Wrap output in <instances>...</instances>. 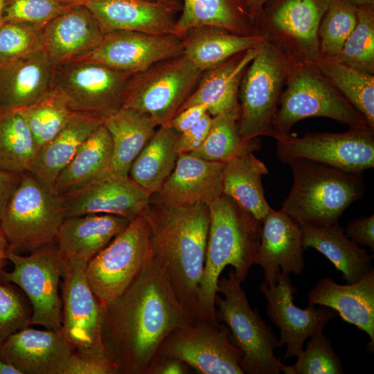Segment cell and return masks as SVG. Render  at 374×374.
<instances>
[{
	"label": "cell",
	"mask_w": 374,
	"mask_h": 374,
	"mask_svg": "<svg viewBox=\"0 0 374 374\" xmlns=\"http://www.w3.org/2000/svg\"><path fill=\"white\" fill-rule=\"evenodd\" d=\"M346 235L357 244L374 251V215L353 219L346 226Z\"/></svg>",
	"instance_id": "49"
},
{
	"label": "cell",
	"mask_w": 374,
	"mask_h": 374,
	"mask_svg": "<svg viewBox=\"0 0 374 374\" xmlns=\"http://www.w3.org/2000/svg\"><path fill=\"white\" fill-rule=\"evenodd\" d=\"M71 6L60 0H6L2 19L44 26Z\"/></svg>",
	"instance_id": "45"
},
{
	"label": "cell",
	"mask_w": 374,
	"mask_h": 374,
	"mask_svg": "<svg viewBox=\"0 0 374 374\" xmlns=\"http://www.w3.org/2000/svg\"><path fill=\"white\" fill-rule=\"evenodd\" d=\"M213 117L206 113L195 125L179 133L175 141V150L179 154L192 153L205 141L212 123Z\"/></svg>",
	"instance_id": "48"
},
{
	"label": "cell",
	"mask_w": 374,
	"mask_h": 374,
	"mask_svg": "<svg viewBox=\"0 0 374 374\" xmlns=\"http://www.w3.org/2000/svg\"><path fill=\"white\" fill-rule=\"evenodd\" d=\"M208 229L204 269L193 322L207 323L215 328L220 323L215 315L217 281L224 268L233 267L240 282L256 265L262 222L222 194L209 205Z\"/></svg>",
	"instance_id": "3"
},
{
	"label": "cell",
	"mask_w": 374,
	"mask_h": 374,
	"mask_svg": "<svg viewBox=\"0 0 374 374\" xmlns=\"http://www.w3.org/2000/svg\"><path fill=\"white\" fill-rule=\"evenodd\" d=\"M241 283L233 270L219 278L217 292L224 298L215 296L216 318L227 326L230 340L242 352L244 373L278 374L286 366L274 353L279 341L258 311L251 308Z\"/></svg>",
	"instance_id": "5"
},
{
	"label": "cell",
	"mask_w": 374,
	"mask_h": 374,
	"mask_svg": "<svg viewBox=\"0 0 374 374\" xmlns=\"http://www.w3.org/2000/svg\"><path fill=\"white\" fill-rule=\"evenodd\" d=\"M183 36L177 34L115 30L106 33L99 46L84 59L133 74L159 61L183 55Z\"/></svg>",
	"instance_id": "18"
},
{
	"label": "cell",
	"mask_w": 374,
	"mask_h": 374,
	"mask_svg": "<svg viewBox=\"0 0 374 374\" xmlns=\"http://www.w3.org/2000/svg\"><path fill=\"white\" fill-rule=\"evenodd\" d=\"M65 217L89 213L110 214L132 220L141 215L151 195L130 176L103 175L61 195Z\"/></svg>",
	"instance_id": "19"
},
{
	"label": "cell",
	"mask_w": 374,
	"mask_h": 374,
	"mask_svg": "<svg viewBox=\"0 0 374 374\" xmlns=\"http://www.w3.org/2000/svg\"><path fill=\"white\" fill-rule=\"evenodd\" d=\"M143 215L150 230L153 258L193 321L204 269L208 205H169L152 195Z\"/></svg>",
	"instance_id": "2"
},
{
	"label": "cell",
	"mask_w": 374,
	"mask_h": 374,
	"mask_svg": "<svg viewBox=\"0 0 374 374\" xmlns=\"http://www.w3.org/2000/svg\"><path fill=\"white\" fill-rule=\"evenodd\" d=\"M130 222L125 217L103 213L65 217L54 242L66 259L88 262Z\"/></svg>",
	"instance_id": "28"
},
{
	"label": "cell",
	"mask_w": 374,
	"mask_h": 374,
	"mask_svg": "<svg viewBox=\"0 0 374 374\" xmlns=\"http://www.w3.org/2000/svg\"><path fill=\"white\" fill-rule=\"evenodd\" d=\"M87 263L66 259L62 285V330L75 350L105 353L101 335L103 305L88 283Z\"/></svg>",
	"instance_id": "16"
},
{
	"label": "cell",
	"mask_w": 374,
	"mask_h": 374,
	"mask_svg": "<svg viewBox=\"0 0 374 374\" xmlns=\"http://www.w3.org/2000/svg\"><path fill=\"white\" fill-rule=\"evenodd\" d=\"M267 173L265 164L253 152L236 157L226 162L223 168L222 194L262 221L271 208L262 184V175Z\"/></svg>",
	"instance_id": "33"
},
{
	"label": "cell",
	"mask_w": 374,
	"mask_h": 374,
	"mask_svg": "<svg viewBox=\"0 0 374 374\" xmlns=\"http://www.w3.org/2000/svg\"><path fill=\"white\" fill-rule=\"evenodd\" d=\"M206 113L205 105H193L177 114L168 125L181 133L195 125Z\"/></svg>",
	"instance_id": "50"
},
{
	"label": "cell",
	"mask_w": 374,
	"mask_h": 374,
	"mask_svg": "<svg viewBox=\"0 0 374 374\" xmlns=\"http://www.w3.org/2000/svg\"><path fill=\"white\" fill-rule=\"evenodd\" d=\"M104 125L112 136L113 152L108 168L100 176L128 177L132 162L158 125L150 116L127 108L106 118Z\"/></svg>",
	"instance_id": "31"
},
{
	"label": "cell",
	"mask_w": 374,
	"mask_h": 374,
	"mask_svg": "<svg viewBox=\"0 0 374 374\" xmlns=\"http://www.w3.org/2000/svg\"><path fill=\"white\" fill-rule=\"evenodd\" d=\"M255 26L262 9L269 0H241Z\"/></svg>",
	"instance_id": "53"
},
{
	"label": "cell",
	"mask_w": 374,
	"mask_h": 374,
	"mask_svg": "<svg viewBox=\"0 0 374 374\" xmlns=\"http://www.w3.org/2000/svg\"><path fill=\"white\" fill-rule=\"evenodd\" d=\"M66 4L75 5V4H83L89 0H60Z\"/></svg>",
	"instance_id": "57"
},
{
	"label": "cell",
	"mask_w": 374,
	"mask_h": 374,
	"mask_svg": "<svg viewBox=\"0 0 374 374\" xmlns=\"http://www.w3.org/2000/svg\"><path fill=\"white\" fill-rule=\"evenodd\" d=\"M188 365L172 357L157 356L148 374H185L188 373Z\"/></svg>",
	"instance_id": "52"
},
{
	"label": "cell",
	"mask_w": 374,
	"mask_h": 374,
	"mask_svg": "<svg viewBox=\"0 0 374 374\" xmlns=\"http://www.w3.org/2000/svg\"><path fill=\"white\" fill-rule=\"evenodd\" d=\"M298 224L304 250L313 248L325 256L348 283H357L373 269V255L348 238L338 222L330 225Z\"/></svg>",
	"instance_id": "29"
},
{
	"label": "cell",
	"mask_w": 374,
	"mask_h": 374,
	"mask_svg": "<svg viewBox=\"0 0 374 374\" xmlns=\"http://www.w3.org/2000/svg\"><path fill=\"white\" fill-rule=\"evenodd\" d=\"M44 26L24 21L0 24V66L41 48Z\"/></svg>",
	"instance_id": "44"
},
{
	"label": "cell",
	"mask_w": 374,
	"mask_h": 374,
	"mask_svg": "<svg viewBox=\"0 0 374 374\" xmlns=\"http://www.w3.org/2000/svg\"><path fill=\"white\" fill-rule=\"evenodd\" d=\"M305 350L297 355L296 363L286 365L285 374H342V362L333 350L331 341L322 331L310 337Z\"/></svg>",
	"instance_id": "43"
},
{
	"label": "cell",
	"mask_w": 374,
	"mask_h": 374,
	"mask_svg": "<svg viewBox=\"0 0 374 374\" xmlns=\"http://www.w3.org/2000/svg\"><path fill=\"white\" fill-rule=\"evenodd\" d=\"M256 265L263 269L268 286L276 285L280 273L300 275L305 267L302 233L298 222L282 209L270 208L262 220Z\"/></svg>",
	"instance_id": "22"
},
{
	"label": "cell",
	"mask_w": 374,
	"mask_h": 374,
	"mask_svg": "<svg viewBox=\"0 0 374 374\" xmlns=\"http://www.w3.org/2000/svg\"><path fill=\"white\" fill-rule=\"evenodd\" d=\"M55 64L40 48L0 66V112L32 105L52 90Z\"/></svg>",
	"instance_id": "24"
},
{
	"label": "cell",
	"mask_w": 374,
	"mask_h": 374,
	"mask_svg": "<svg viewBox=\"0 0 374 374\" xmlns=\"http://www.w3.org/2000/svg\"><path fill=\"white\" fill-rule=\"evenodd\" d=\"M179 134L169 125L159 126L131 165L129 176L151 195L159 192L175 167Z\"/></svg>",
	"instance_id": "35"
},
{
	"label": "cell",
	"mask_w": 374,
	"mask_h": 374,
	"mask_svg": "<svg viewBox=\"0 0 374 374\" xmlns=\"http://www.w3.org/2000/svg\"><path fill=\"white\" fill-rule=\"evenodd\" d=\"M64 218L61 195L25 172L8 202L0 228L10 251L20 253L54 242Z\"/></svg>",
	"instance_id": "7"
},
{
	"label": "cell",
	"mask_w": 374,
	"mask_h": 374,
	"mask_svg": "<svg viewBox=\"0 0 374 374\" xmlns=\"http://www.w3.org/2000/svg\"><path fill=\"white\" fill-rule=\"evenodd\" d=\"M19 110L33 136L37 150L60 132L73 113L64 98L53 89L36 103Z\"/></svg>",
	"instance_id": "40"
},
{
	"label": "cell",
	"mask_w": 374,
	"mask_h": 374,
	"mask_svg": "<svg viewBox=\"0 0 374 374\" xmlns=\"http://www.w3.org/2000/svg\"><path fill=\"white\" fill-rule=\"evenodd\" d=\"M10 250L8 243L0 228V272L8 260V255Z\"/></svg>",
	"instance_id": "54"
},
{
	"label": "cell",
	"mask_w": 374,
	"mask_h": 374,
	"mask_svg": "<svg viewBox=\"0 0 374 374\" xmlns=\"http://www.w3.org/2000/svg\"><path fill=\"white\" fill-rule=\"evenodd\" d=\"M132 74L89 59L55 64L52 89L73 113L105 120L123 105Z\"/></svg>",
	"instance_id": "8"
},
{
	"label": "cell",
	"mask_w": 374,
	"mask_h": 374,
	"mask_svg": "<svg viewBox=\"0 0 374 374\" xmlns=\"http://www.w3.org/2000/svg\"><path fill=\"white\" fill-rule=\"evenodd\" d=\"M355 28L335 57V60L374 75V6L357 7Z\"/></svg>",
	"instance_id": "41"
},
{
	"label": "cell",
	"mask_w": 374,
	"mask_h": 374,
	"mask_svg": "<svg viewBox=\"0 0 374 374\" xmlns=\"http://www.w3.org/2000/svg\"><path fill=\"white\" fill-rule=\"evenodd\" d=\"M103 305V344L118 374H148L168 335L193 322L154 258L123 294Z\"/></svg>",
	"instance_id": "1"
},
{
	"label": "cell",
	"mask_w": 374,
	"mask_h": 374,
	"mask_svg": "<svg viewBox=\"0 0 374 374\" xmlns=\"http://www.w3.org/2000/svg\"><path fill=\"white\" fill-rule=\"evenodd\" d=\"M225 163L208 161L190 153L181 154L159 192L152 195L169 205H209L222 194Z\"/></svg>",
	"instance_id": "25"
},
{
	"label": "cell",
	"mask_w": 374,
	"mask_h": 374,
	"mask_svg": "<svg viewBox=\"0 0 374 374\" xmlns=\"http://www.w3.org/2000/svg\"><path fill=\"white\" fill-rule=\"evenodd\" d=\"M148 1H164V0H148Z\"/></svg>",
	"instance_id": "59"
},
{
	"label": "cell",
	"mask_w": 374,
	"mask_h": 374,
	"mask_svg": "<svg viewBox=\"0 0 374 374\" xmlns=\"http://www.w3.org/2000/svg\"><path fill=\"white\" fill-rule=\"evenodd\" d=\"M202 71L184 55L156 62L132 74L122 108L168 125L195 88Z\"/></svg>",
	"instance_id": "10"
},
{
	"label": "cell",
	"mask_w": 374,
	"mask_h": 374,
	"mask_svg": "<svg viewBox=\"0 0 374 374\" xmlns=\"http://www.w3.org/2000/svg\"><path fill=\"white\" fill-rule=\"evenodd\" d=\"M0 374H21L20 372L11 364L0 358Z\"/></svg>",
	"instance_id": "55"
},
{
	"label": "cell",
	"mask_w": 374,
	"mask_h": 374,
	"mask_svg": "<svg viewBox=\"0 0 374 374\" xmlns=\"http://www.w3.org/2000/svg\"><path fill=\"white\" fill-rule=\"evenodd\" d=\"M214 26L240 35H258L241 0H183L175 29L182 36L190 28Z\"/></svg>",
	"instance_id": "34"
},
{
	"label": "cell",
	"mask_w": 374,
	"mask_h": 374,
	"mask_svg": "<svg viewBox=\"0 0 374 374\" xmlns=\"http://www.w3.org/2000/svg\"><path fill=\"white\" fill-rule=\"evenodd\" d=\"M75 349L61 330L25 327L0 346V358L21 374H63Z\"/></svg>",
	"instance_id": "20"
},
{
	"label": "cell",
	"mask_w": 374,
	"mask_h": 374,
	"mask_svg": "<svg viewBox=\"0 0 374 374\" xmlns=\"http://www.w3.org/2000/svg\"><path fill=\"white\" fill-rule=\"evenodd\" d=\"M105 34L84 4L72 5L44 26L41 48L55 64L84 59L99 46Z\"/></svg>",
	"instance_id": "23"
},
{
	"label": "cell",
	"mask_w": 374,
	"mask_h": 374,
	"mask_svg": "<svg viewBox=\"0 0 374 374\" xmlns=\"http://www.w3.org/2000/svg\"><path fill=\"white\" fill-rule=\"evenodd\" d=\"M182 36L183 55L202 71L265 42L259 35H240L214 26L193 28Z\"/></svg>",
	"instance_id": "32"
},
{
	"label": "cell",
	"mask_w": 374,
	"mask_h": 374,
	"mask_svg": "<svg viewBox=\"0 0 374 374\" xmlns=\"http://www.w3.org/2000/svg\"><path fill=\"white\" fill-rule=\"evenodd\" d=\"M276 141L277 157L284 163L305 159L357 174L374 167V128L368 125L342 133L290 134Z\"/></svg>",
	"instance_id": "14"
},
{
	"label": "cell",
	"mask_w": 374,
	"mask_h": 374,
	"mask_svg": "<svg viewBox=\"0 0 374 374\" xmlns=\"http://www.w3.org/2000/svg\"><path fill=\"white\" fill-rule=\"evenodd\" d=\"M374 128V75L322 55L310 62Z\"/></svg>",
	"instance_id": "37"
},
{
	"label": "cell",
	"mask_w": 374,
	"mask_h": 374,
	"mask_svg": "<svg viewBox=\"0 0 374 374\" xmlns=\"http://www.w3.org/2000/svg\"><path fill=\"white\" fill-rule=\"evenodd\" d=\"M287 164L293 173V184L281 209L298 223H337L344 211L365 193L362 174L305 159Z\"/></svg>",
	"instance_id": "4"
},
{
	"label": "cell",
	"mask_w": 374,
	"mask_h": 374,
	"mask_svg": "<svg viewBox=\"0 0 374 374\" xmlns=\"http://www.w3.org/2000/svg\"><path fill=\"white\" fill-rule=\"evenodd\" d=\"M112 152V136L103 123L86 139L60 172L55 191L61 195L94 180L108 168Z\"/></svg>",
	"instance_id": "36"
},
{
	"label": "cell",
	"mask_w": 374,
	"mask_h": 374,
	"mask_svg": "<svg viewBox=\"0 0 374 374\" xmlns=\"http://www.w3.org/2000/svg\"><path fill=\"white\" fill-rule=\"evenodd\" d=\"M63 374H118V372L105 353L75 350Z\"/></svg>",
	"instance_id": "47"
},
{
	"label": "cell",
	"mask_w": 374,
	"mask_h": 374,
	"mask_svg": "<svg viewBox=\"0 0 374 374\" xmlns=\"http://www.w3.org/2000/svg\"><path fill=\"white\" fill-rule=\"evenodd\" d=\"M10 271L0 274L19 287L28 299L32 309L31 325L46 329H62V301L58 287L66 259L53 243L37 249L28 256L10 251Z\"/></svg>",
	"instance_id": "13"
},
{
	"label": "cell",
	"mask_w": 374,
	"mask_h": 374,
	"mask_svg": "<svg viewBox=\"0 0 374 374\" xmlns=\"http://www.w3.org/2000/svg\"><path fill=\"white\" fill-rule=\"evenodd\" d=\"M152 258L150 230L142 214L88 262V283L105 305L123 294Z\"/></svg>",
	"instance_id": "11"
},
{
	"label": "cell",
	"mask_w": 374,
	"mask_h": 374,
	"mask_svg": "<svg viewBox=\"0 0 374 374\" xmlns=\"http://www.w3.org/2000/svg\"><path fill=\"white\" fill-rule=\"evenodd\" d=\"M330 0H269L256 30L291 62L310 63L320 55L319 27Z\"/></svg>",
	"instance_id": "12"
},
{
	"label": "cell",
	"mask_w": 374,
	"mask_h": 374,
	"mask_svg": "<svg viewBox=\"0 0 374 374\" xmlns=\"http://www.w3.org/2000/svg\"><path fill=\"white\" fill-rule=\"evenodd\" d=\"M317 116L349 127L368 125L365 118L314 66L290 62L273 123V138L287 136L296 123Z\"/></svg>",
	"instance_id": "6"
},
{
	"label": "cell",
	"mask_w": 374,
	"mask_h": 374,
	"mask_svg": "<svg viewBox=\"0 0 374 374\" xmlns=\"http://www.w3.org/2000/svg\"><path fill=\"white\" fill-rule=\"evenodd\" d=\"M32 309L11 285L0 283V346L11 335L31 325Z\"/></svg>",
	"instance_id": "46"
},
{
	"label": "cell",
	"mask_w": 374,
	"mask_h": 374,
	"mask_svg": "<svg viewBox=\"0 0 374 374\" xmlns=\"http://www.w3.org/2000/svg\"><path fill=\"white\" fill-rule=\"evenodd\" d=\"M357 10L347 0H330L318 30L321 55L333 57L338 54L355 28Z\"/></svg>",
	"instance_id": "42"
},
{
	"label": "cell",
	"mask_w": 374,
	"mask_h": 374,
	"mask_svg": "<svg viewBox=\"0 0 374 374\" xmlns=\"http://www.w3.org/2000/svg\"><path fill=\"white\" fill-rule=\"evenodd\" d=\"M84 4L105 33L127 30L152 34H177L180 0H89Z\"/></svg>",
	"instance_id": "21"
},
{
	"label": "cell",
	"mask_w": 374,
	"mask_h": 374,
	"mask_svg": "<svg viewBox=\"0 0 374 374\" xmlns=\"http://www.w3.org/2000/svg\"><path fill=\"white\" fill-rule=\"evenodd\" d=\"M220 323L218 329L202 322L175 329L164 339L157 357L177 358L202 374H244L240 366L242 352L230 340L227 326Z\"/></svg>",
	"instance_id": "15"
},
{
	"label": "cell",
	"mask_w": 374,
	"mask_h": 374,
	"mask_svg": "<svg viewBox=\"0 0 374 374\" xmlns=\"http://www.w3.org/2000/svg\"><path fill=\"white\" fill-rule=\"evenodd\" d=\"M240 109L213 117L209 132L202 145L190 153L202 159L226 163L233 158L260 149L258 138L244 141L238 132Z\"/></svg>",
	"instance_id": "39"
},
{
	"label": "cell",
	"mask_w": 374,
	"mask_h": 374,
	"mask_svg": "<svg viewBox=\"0 0 374 374\" xmlns=\"http://www.w3.org/2000/svg\"><path fill=\"white\" fill-rule=\"evenodd\" d=\"M308 303L336 310L344 321L364 331L374 346V269L355 283L339 285L331 278L319 280L308 294Z\"/></svg>",
	"instance_id": "26"
},
{
	"label": "cell",
	"mask_w": 374,
	"mask_h": 374,
	"mask_svg": "<svg viewBox=\"0 0 374 374\" xmlns=\"http://www.w3.org/2000/svg\"><path fill=\"white\" fill-rule=\"evenodd\" d=\"M260 46L237 53L202 71L195 88L177 114L196 105H205L212 117L240 109V84Z\"/></svg>",
	"instance_id": "27"
},
{
	"label": "cell",
	"mask_w": 374,
	"mask_h": 374,
	"mask_svg": "<svg viewBox=\"0 0 374 374\" xmlns=\"http://www.w3.org/2000/svg\"><path fill=\"white\" fill-rule=\"evenodd\" d=\"M104 121L102 118L73 113L60 132L37 150L30 172L54 190L60 172Z\"/></svg>",
	"instance_id": "30"
},
{
	"label": "cell",
	"mask_w": 374,
	"mask_h": 374,
	"mask_svg": "<svg viewBox=\"0 0 374 374\" xmlns=\"http://www.w3.org/2000/svg\"><path fill=\"white\" fill-rule=\"evenodd\" d=\"M260 288L267 301V317L280 329V347L286 346L284 361L296 357L307 338L323 331L331 319L339 316L336 310L325 305L308 303L304 309L297 307L293 301L297 290L288 274L280 272L276 285L269 287L264 281Z\"/></svg>",
	"instance_id": "17"
},
{
	"label": "cell",
	"mask_w": 374,
	"mask_h": 374,
	"mask_svg": "<svg viewBox=\"0 0 374 374\" xmlns=\"http://www.w3.org/2000/svg\"><path fill=\"white\" fill-rule=\"evenodd\" d=\"M359 8L373 7L374 0H347Z\"/></svg>",
	"instance_id": "56"
},
{
	"label": "cell",
	"mask_w": 374,
	"mask_h": 374,
	"mask_svg": "<svg viewBox=\"0 0 374 374\" xmlns=\"http://www.w3.org/2000/svg\"><path fill=\"white\" fill-rule=\"evenodd\" d=\"M37 152L33 136L20 111L0 112V168L30 172Z\"/></svg>",
	"instance_id": "38"
},
{
	"label": "cell",
	"mask_w": 374,
	"mask_h": 374,
	"mask_svg": "<svg viewBox=\"0 0 374 374\" xmlns=\"http://www.w3.org/2000/svg\"><path fill=\"white\" fill-rule=\"evenodd\" d=\"M21 173L9 172L0 168V220L8 202L18 186Z\"/></svg>",
	"instance_id": "51"
},
{
	"label": "cell",
	"mask_w": 374,
	"mask_h": 374,
	"mask_svg": "<svg viewBox=\"0 0 374 374\" xmlns=\"http://www.w3.org/2000/svg\"><path fill=\"white\" fill-rule=\"evenodd\" d=\"M290 61L264 42L246 69L238 90V132L244 141L273 138V123L285 87Z\"/></svg>",
	"instance_id": "9"
},
{
	"label": "cell",
	"mask_w": 374,
	"mask_h": 374,
	"mask_svg": "<svg viewBox=\"0 0 374 374\" xmlns=\"http://www.w3.org/2000/svg\"><path fill=\"white\" fill-rule=\"evenodd\" d=\"M6 0H0V24L3 23L2 15Z\"/></svg>",
	"instance_id": "58"
}]
</instances>
